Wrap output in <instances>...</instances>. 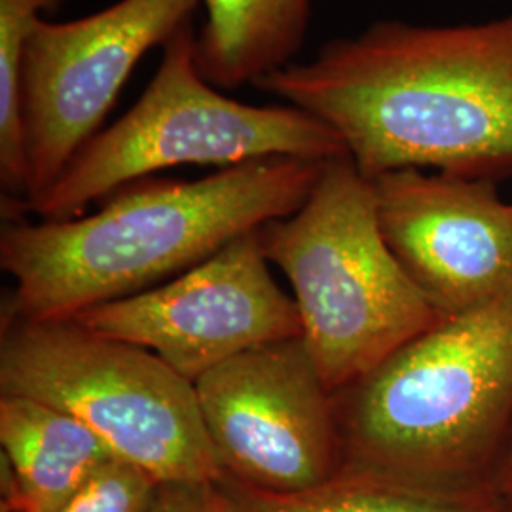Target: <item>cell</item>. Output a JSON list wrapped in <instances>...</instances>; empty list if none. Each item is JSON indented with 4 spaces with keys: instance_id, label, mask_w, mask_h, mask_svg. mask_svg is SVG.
<instances>
[{
    "instance_id": "6da1fadb",
    "label": "cell",
    "mask_w": 512,
    "mask_h": 512,
    "mask_svg": "<svg viewBox=\"0 0 512 512\" xmlns=\"http://www.w3.org/2000/svg\"><path fill=\"white\" fill-rule=\"evenodd\" d=\"M253 88L334 129L370 181L401 169L512 175V14L467 25L376 21Z\"/></svg>"
},
{
    "instance_id": "7a4b0ae2",
    "label": "cell",
    "mask_w": 512,
    "mask_h": 512,
    "mask_svg": "<svg viewBox=\"0 0 512 512\" xmlns=\"http://www.w3.org/2000/svg\"><path fill=\"white\" fill-rule=\"evenodd\" d=\"M329 162L270 158L198 181H137L67 220L4 219L0 266L14 281L2 311L61 321L143 293L310 198ZM173 279V277H171Z\"/></svg>"
},
{
    "instance_id": "3957f363",
    "label": "cell",
    "mask_w": 512,
    "mask_h": 512,
    "mask_svg": "<svg viewBox=\"0 0 512 512\" xmlns=\"http://www.w3.org/2000/svg\"><path fill=\"white\" fill-rule=\"evenodd\" d=\"M344 467L492 486L512 429V300L440 321L332 393Z\"/></svg>"
},
{
    "instance_id": "277c9868",
    "label": "cell",
    "mask_w": 512,
    "mask_h": 512,
    "mask_svg": "<svg viewBox=\"0 0 512 512\" xmlns=\"http://www.w3.org/2000/svg\"><path fill=\"white\" fill-rule=\"evenodd\" d=\"M260 239L291 283L302 338L330 393L444 321L389 249L372 181L349 156L325 165L304 205L262 226Z\"/></svg>"
},
{
    "instance_id": "5b68a950",
    "label": "cell",
    "mask_w": 512,
    "mask_h": 512,
    "mask_svg": "<svg viewBox=\"0 0 512 512\" xmlns=\"http://www.w3.org/2000/svg\"><path fill=\"white\" fill-rule=\"evenodd\" d=\"M196 35L190 23L165 44L137 103L80 148L21 213L74 219L120 188L179 165L226 169L270 158L332 162L348 156L338 133L306 110L281 101L249 105L219 92L198 69Z\"/></svg>"
},
{
    "instance_id": "8992f818",
    "label": "cell",
    "mask_w": 512,
    "mask_h": 512,
    "mask_svg": "<svg viewBox=\"0 0 512 512\" xmlns=\"http://www.w3.org/2000/svg\"><path fill=\"white\" fill-rule=\"evenodd\" d=\"M0 395L71 414L116 458L158 482L222 475L194 384L152 351L93 334L73 319L27 321L2 311Z\"/></svg>"
},
{
    "instance_id": "52a82bcc",
    "label": "cell",
    "mask_w": 512,
    "mask_h": 512,
    "mask_svg": "<svg viewBox=\"0 0 512 512\" xmlns=\"http://www.w3.org/2000/svg\"><path fill=\"white\" fill-rule=\"evenodd\" d=\"M200 6L202 0H118L86 18L38 21L19 69L27 202L101 131L139 61L190 25Z\"/></svg>"
},
{
    "instance_id": "ba28073f",
    "label": "cell",
    "mask_w": 512,
    "mask_h": 512,
    "mask_svg": "<svg viewBox=\"0 0 512 512\" xmlns=\"http://www.w3.org/2000/svg\"><path fill=\"white\" fill-rule=\"evenodd\" d=\"M194 387L222 475L296 494L342 473L332 393L302 336L249 349Z\"/></svg>"
},
{
    "instance_id": "9c48e42d",
    "label": "cell",
    "mask_w": 512,
    "mask_h": 512,
    "mask_svg": "<svg viewBox=\"0 0 512 512\" xmlns=\"http://www.w3.org/2000/svg\"><path fill=\"white\" fill-rule=\"evenodd\" d=\"M270 266L255 230L162 285L80 311L73 321L152 351L196 384L249 349L302 336L296 302Z\"/></svg>"
},
{
    "instance_id": "30bf717a",
    "label": "cell",
    "mask_w": 512,
    "mask_h": 512,
    "mask_svg": "<svg viewBox=\"0 0 512 512\" xmlns=\"http://www.w3.org/2000/svg\"><path fill=\"white\" fill-rule=\"evenodd\" d=\"M372 188L389 249L442 319L512 300V203L497 181L401 169Z\"/></svg>"
},
{
    "instance_id": "8fae6325",
    "label": "cell",
    "mask_w": 512,
    "mask_h": 512,
    "mask_svg": "<svg viewBox=\"0 0 512 512\" xmlns=\"http://www.w3.org/2000/svg\"><path fill=\"white\" fill-rule=\"evenodd\" d=\"M2 512H52L116 459L71 414L21 395H0Z\"/></svg>"
},
{
    "instance_id": "7c38bea8",
    "label": "cell",
    "mask_w": 512,
    "mask_h": 512,
    "mask_svg": "<svg viewBox=\"0 0 512 512\" xmlns=\"http://www.w3.org/2000/svg\"><path fill=\"white\" fill-rule=\"evenodd\" d=\"M196 63L219 90L255 86L293 65L310 31L313 0H202Z\"/></svg>"
},
{
    "instance_id": "4fadbf2b",
    "label": "cell",
    "mask_w": 512,
    "mask_h": 512,
    "mask_svg": "<svg viewBox=\"0 0 512 512\" xmlns=\"http://www.w3.org/2000/svg\"><path fill=\"white\" fill-rule=\"evenodd\" d=\"M224 512H497L492 486L439 490L344 467L329 482L296 494H270L220 475Z\"/></svg>"
},
{
    "instance_id": "5bb4252c",
    "label": "cell",
    "mask_w": 512,
    "mask_h": 512,
    "mask_svg": "<svg viewBox=\"0 0 512 512\" xmlns=\"http://www.w3.org/2000/svg\"><path fill=\"white\" fill-rule=\"evenodd\" d=\"M65 2L69 0H0V186L4 190V215H19L29 198V160L19 99L21 59L38 21Z\"/></svg>"
},
{
    "instance_id": "9a60e30c",
    "label": "cell",
    "mask_w": 512,
    "mask_h": 512,
    "mask_svg": "<svg viewBox=\"0 0 512 512\" xmlns=\"http://www.w3.org/2000/svg\"><path fill=\"white\" fill-rule=\"evenodd\" d=\"M156 486V478L116 458L52 512H148Z\"/></svg>"
},
{
    "instance_id": "2e32d148",
    "label": "cell",
    "mask_w": 512,
    "mask_h": 512,
    "mask_svg": "<svg viewBox=\"0 0 512 512\" xmlns=\"http://www.w3.org/2000/svg\"><path fill=\"white\" fill-rule=\"evenodd\" d=\"M217 480L158 482L148 512H224Z\"/></svg>"
},
{
    "instance_id": "e0dca14e",
    "label": "cell",
    "mask_w": 512,
    "mask_h": 512,
    "mask_svg": "<svg viewBox=\"0 0 512 512\" xmlns=\"http://www.w3.org/2000/svg\"><path fill=\"white\" fill-rule=\"evenodd\" d=\"M492 488L501 501H512V429L505 452L499 459V465L495 469L494 478H492Z\"/></svg>"
},
{
    "instance_id": "ac0fdd59",
    "label": "cell",
    "mask_w": 512,
    "mask_h": 512,
    "mask_svg": "<svg viewBox=\"0 0 512 512\" xmlns=\"http://www.w3.org/2000/svg\"><path fill=\"white\" fill-rule=\"evenodd\" d=\"M497 512H512V501H501V507Z\"/></svg>"
}]
</instances>
